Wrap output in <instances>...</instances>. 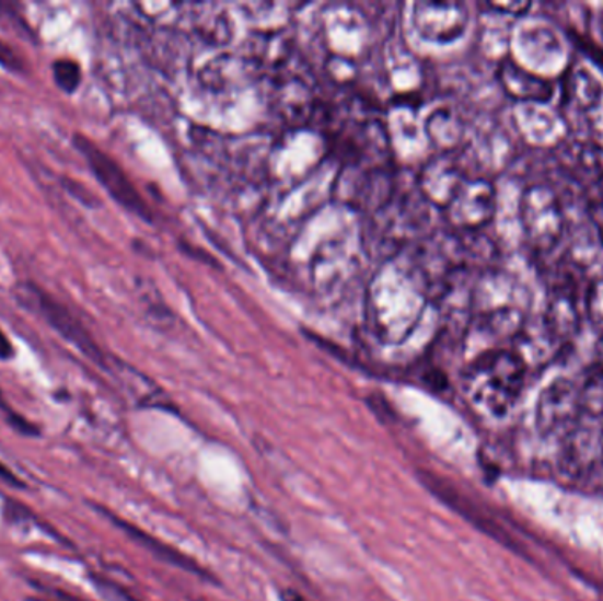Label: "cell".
I'll list each match as a JSON object with an SVG mask.
<instances>
[{
    "label": "cell",
    "mask_w": 603,
    "mask_h": 601,
    "mask_svg": "<svg viewBox=\"0 0 603 601\" xmlns=\"http://www.w3.org/2000/svg\"><path fill=\"white\" fill-rule=\"evenodd\" d=\"M422 195L391 196L385 205L374 210L371 221V242L374 253H394L411 242L429 224Z\"/></svg>",
    "instance_id": "2"
},
{
    "label": "cell",
    "mask_w": 603,
    "mask_h": 601,
    "mask_svg": "<svg viewBox=\"0 0 603 601\" xmlns=\"http://www.w3.org/2000/svg\"><path fill=\"white\" fill-rule=\"evenodd\" d=\"M464 181L466 175L463 167L459 166L457 159L450 152H443L424 167L418 189L427 201L444 208L452 201Z\"/></svg>",
    "instance_id": "11"
},
{
    "label": "cell",
    "mask_w": 603,
    "mask_h": 601,
    "mask_svg": "<svg viewBox=\"0 0 603 601\" xmlns=\"http://www.w3.org/2000/svg\"><path fill=\"white\" fill-rule=\"evenodd\" d=\"M600 444H602V462H603V415H602V436H600Z\"/></svg>",
    "instance_id": "27"
},
{
    "label": "cell",
    "mask_w": 603,
    "mask_h": 601,
    "mask_svg": "<svg viewBox=\"0 0 603 601\" xmlns=\"http://www.w3.org/2000/svg\"><path fill=\"white\" fill-rule=\"evenodd\" d=\"M526 372V363L513 349H489L464 369V394L484 415L505 418L521 398Z\"/></svg>",
    "instance_id": "1"
},
{
    "label": "cell",
    "mask_w": 603,
    "mask_h": 601,
    "mask_svg": "<svg viewBox=\"0 0 603 601\" xmlns=\"http://www.w3.org/2000/svg\"><path fill=\"white\" fill-rule=\"evenodd\" d=\"M62 182V186L66 187V190H69L74 198L80 199V201H83L85 205H92V198H94V196H92L80 182L73 181V178H66V176H63Z\"/></svg>",
    "instance_id": "21"
},
{
    "label": "cell",
    "mask_w": 603,
    "mask_h": 601,
    "mask_svg": "<svg viewBox=\"0 0 603 601\" xmlns=\"http://www.w3.org/2000/svg\"><path fill=\"white\" fill-rule=\"evenodd\" d=\"M14 297L23 308L37 312L55 332H59L63 339L73 344L74 348L80 349L89 360L103 367L106 366L105 355L95 344L94 337L89 334L73 312L62 305L59 300L54 299L50 293H46L39 286L32 285V282H22L16 286Z\"/></svg>",
    "instance_id": "3"
},
{
    "label": "cell",
    "mask_w": 603,
    "mask_h": 601,
    "mask_svg": "<svg viewBox=\"0 0 603 601\" xmlns=\"http://www.w3.org/2000/svg\"><path fill=\"white\" fill-rule=\"evenodd\" d=\"M594 195H596V199H594L593 204L600 205V207H603V176L600 178V181L594 182L593 184Z\"/></svg>",
    "instance_id": "26"
},
{
    "label": "cell",
    "mask_w": 603,
    "mask_h": 601,
    "mask_svg": "<svg viewBox=\"0 0 603 601\" xmlns=\"http://www.w3.org/2000/svg\"><path fill=\"white\" fill-rule=\"evenodd\" d=\"M581 384L570 378H556L540 392L535 427L542 438H561L581 416Z\"/></svg>",
    "instance_id": "5"
},
{
    "label": "cell",
    "mask_w": 603,
    "mask_h": 601,
    "mask_svg": "<svg viewBox=\"0 0 603 601\" xmlns=\"http://www.w3.org/2000/svg\"><path fill=\"white\" fill-rule=\"evenodd\" d=\"M469 13L459 2H417L413 5V25L426 42L447 45L466 32Z\"/></svg>",
    "instance_id": "9"
},
{
    "label": "cell",
    "mask_w": 603,
    "mask_h": 601,
    "mask_svg": "<svg viewBox=\"0 0 603 601\" xmlns=\"http://www.w3.org/2000/svg\"><path fill=\"white\" fill-rule=\"evenodd\" d=\"M496 213V189L486 178H466L454 198L444 207L447 221L459 230L486 227Z\"/></svg>",
    "instance_id": "8"
},
{
    "label": "cell",
    "mask_w": 603,
    "mask_h": 601,
    "mask_svg": "<svg viewBox=\"0 0 603 601\" xmlns=\"http://www.w3.org/2000/svg\"><path fill=\"white\" fill-rule=\"evenodd\" d=\"M573 159L582 175L591 176V182L603 176V147L594 141H579L573 147Z\"/></svg>",
    "instance_id": "16"
},
{
    "label": "cell",
    "mask_w": 603,
    "mask_h": 601,
    "mask_svg": "<svg viewBox=\"0 0 603 601\" xmlns=\"http://www.w3.org/2000/svg\"><path fill=\"white\" fill-rule=\"evenodd\" d=\"M599 366L602 367L603 369V349H602V355H600Z\"/></svg>",
    "instance_id": "28"
},
{
    "label": "cell",
    "mask_w": 603,
    "mask_h": 601,
    "mask_svg": "<svg viewBox=\"0 0 603 601\" xmlns=\"http://www.w3.org/2000/svg\"><path fill=\"white\" fill-rule=\"evenodd\" d=\"M0 66L11 71V73H22L25 69V62H23L19 51L13 50L10 45H5L2 39H0Z\"/></svg>",
    "instance_id": "19"
},
{
    "label": "cell",
    "mask_w": 603,
    "mask_h": 601,
    "mask_svg": "<svg viewBox=\"0 0 603 601\" xmlns=\"http://www.w3.org/2000/svg\"><path fill=\"white\" fill-rule=\"evenodd\" d=\"M490 8L501 13L513 14V16H521L531 10V2H490Z\"/></svg>",
    "instance_id": "20"
},
{
    "label": "cell",
    "mask_w": 603,
    "mask_h": 601,
    "mask_svg": "<svg viewBox=\"0 0 603 601\" xmlns=\"http://www.w3.org/2000/svg\"><path fill=\"white\" fill-rule=\"evenodd\" d=\"M585 311H588V317H590L594 331L603 334V279L593 280L588 288Z\"/></svg>",
    "instance_id": "18"
},
{
    "label": "cell",
    "mask_w": 603,
    "mask_h": 601,
    "mask_svg": "<svg viewBox=\"0 0 603 601\" xmlns=\"http://www.w3.org/2000/svg\"><path fill=\"white\" fill-rule=\"evenodd\" d=\"M13 355V344L8 339V335L0 331V360H10Z\"/></svg>",
    "instance_id": "23"
},
{
    "label": "cell",
    "mask_w": 603,
    "mask_h": 601,
    "mask_svg": "<svg viewBox=\"0 0 603 601\" xmlns=\"http://www.w3.org/2000/svg\"><path fill=\"white\" fill-rule=\"evenodd\" d=\"M427 132L436 146L441 147L444 152H450L459 146V141L463 140L464 126L454 112L441 109L436 112L427 123Z\"/></svg>",
    "instance_id": "15"
},
{
    "label": "cell",
    "mask_w": 603,
    "mask_h": 601,
    "mask_svg": "<svg viewBox=\"0 0 603 601\" xmlns=\"http://www.w3.org/2000/svg\"><path fill=\"white\" fill-rule=\"evenodd\" d=\"M563 100L571 108L585 114L603 100V83L584 66H573L563 74Z\"/></svg>",
    "instance_id": "13"
},
{
    "label": "cell",
    "mask_w": 603,
    "mask_h": 601,
    "mask_svg": "<svg viewBox=\"0 0 603 601\" xmlns=\"http://www.w3.org/2000/svg\"><path fill=\"white\" fill-rule=\"evenodd\" d=\"M74 147L80 150V154L85 158L91 166L95 178L101 182V186L108 190V195L127 208L129 212L137 213L138 218L152 221L149 207L141 198L140 193L135 189L132 182L127 178L123 167L115 163L114 159L105 154L100 147H95L86 136L74 135Z\"/></svg>",
    "instance_id": "6"
},
{
    "label": "cell",
    "mask_w": 603,
    "mask_h": 601,
    "mask_svg": "<svg viewBox=\"0 0 603 601\" xmlns=\"http://www.w3.org/2000/svg\"><path fill=\"white\" fill-rule=\"evenodd\" d=\"M54 80L59 86L60 91L73 94L78 91V86L82 83V69L74 60L59 59L55 60L54 66Z\"/></svg>",
    "instance_id": "17"
},
{
    "label": "cell",
    "mask_w": 603,
    "mask_h": 601,
    "mask_svg": "<svg viewBox=\"0 0 603 601\" xmlns=\"http://www.w3.org/2000/svg\"><path fill=\"white\" fill-rule=\"evenodd\" d=\"M115 524L120 525L124 529V533L129 534L132 540L140 542V545L149 548L154 556H158V559H163L164 563H170V565L177 566L181 570L187 571V574L200 575V577H207L205 570H201V566L196 563V560L187 557L186 554H182L177 548L170 547L166 543L159 542V540L152 539L150 534L143 533L141 529L135 528V525L127 524L124 520L114 519Z\"/></svg>",
    "instance_id": "14"
},
{
    "label": "cell",
    "mask_w": 603,
    "mask_h": 601,
    "mask_svg": "<svg viewBox=\"0 0 603 601\" xmlns=\"http://www.w3.org/2000/svg\"><path fill=\"white\" fill-rule=\"evenodd\" d=\"M0 479L10 482V484L22 485L20 484V479L16 478V476H14L13 473H11V471L2 464V462H0Z\"/></svg>",
    "instance_id": "25"
},
{
    "label": "cell",
    "mask_w": 603,
    "mask_h": 601,
    "mask_svg": "<svg viewBox=\"0 0 603 601\" xmlns=\"http://www.w3.org/2000/svg\"><path fill=\"white\" fill-rule=\"evenodd\" d=\"M279 600L281 601H309L308 598L302 597L299 591H295V589H282L281 592H279Z\"/></svg>",
    "instance_id": "24"
},
{
    "label": "cell",
    "mask_w": 603,
    "mask_h": 601,
    "mask_svg": "<svg viewBox=\"0 0 603 601\" xmlns=\"http://www.w3.org/2000/svg\"><path fill=\"white\" fill-rule=\"evenodd\" d=\"M418 479L422 482L424 487L440 499L443 505L454 510L457 516L463 517L469 524L475 525L478 531L486 533L490 539H495L496 542L501 543L510 551L521 554L518 542L507 533V529L503 525L498 524L492 517L487 513L484 508L478 507L473 499L464 496L455 485L450 484L449 479L441 478V476L434 475L432 471H418Z\"/></svg>",
    "instance_id": "7"
},
{
    "label": "cell",
    "mask_w": 603,
    "mask_h": 601,
    "mask_svg": "<svg viewBox=\"0 0 603 601\" xmlns=\"http://www.w3.org/2000/svg\"><path fill=\"white\" fill-rule=\"evenodd\" d=\"M0 409H2L5 415H10L11 421H13L14 426L23 429V432H27V435H36V429L28 426L27 421L23 420L22 416L16 415V413H14L13 409L5 404L4 397H2V392H0Z\"/></svg>",
    "instance_id": "22"
},
{
    "label": "cell",
    "mask_w": 603,
    "mask_h": 601,
    "mask_svg": "<svg viewBox=\"0 0 603 601\" xmlns=\"http://www.w3.org/2000/svg\"><path fill=\"white\" fill-rule=\"evenodd\" d=\"M498 82L508 97L524 104H547L556 92L553 80L533 73L512 57L499 63Z\"/></svg>",
    "instance_id": "10"
},
{
    "label": "cell",
    "mask_w": 603,
    "mask_h": 601,
    "mask_svg": "<svg viewBox=\"0 0 603 601\" xmlns=\"http://www.w3.org/2000/svg\"><path fill=\"white\" fill-rule=\"evenodd\" d=\"M519 218L531 244L538 250H553L563 239L565 210L553 187L544 184L526 187L519 201Z\"/></svg>",
    "instance_id": "4"
},
{
    "label": "cell",
    "mask_w": 603,
    "mask_h": 601,
    "mask_svg": "<svg viewBox=\"0 0 603 601\" xmlns=\"http://www.w3.org/2000/svg\"><path fill=\"white\" fill-rule=\"evenodd\" d=\"M544 325L556 344L568 343L579 332L581 311L576 291L571 290L570 286H558L550 290Z\"/></svg>",
    "instance_id": "12"
}]
</instances>
